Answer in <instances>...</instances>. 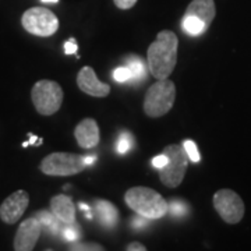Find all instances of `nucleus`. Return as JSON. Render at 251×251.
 <instances>
[{
  "label": "nucleus",
  "mask_w": 251,
  "mask_h": 251,
  "mask_svg": "<svg viewBox=\"0 0 251 251\" xmlns=\"http://www.w3.org/2000/svg\"><path fill=\"white\" fill-rule=\"evenodd\" d=\"M63 237L67 240V242H75V240H78L80 239V229L75 226V224L72 225H66L64 227H63Z\"/></svg>",
  "instance_id": "nucleus-20"
},
{
  "label": "nucleus",
  "mask_w": 251,
  "mask_h": 251,
  "mask_svg": "<svg viewBox=\"0 0 251 251\" xmlns=\"http://www.w3.org/2000/svg\"><path fill=\"white\" fill-rule=\"evenodd\" d=\"M35 218L41 222L42 227H46L52 234H56L59 232V227H60V221L53 215V212H46V211H39L35 215Z\"/></svg>",
  "instance_id": "nucleus-18"
},
{
  "label": "nucleus",
  "mask_w": 251,
  "mask_h": 251,
  "mask_svg": "<svg viewBox=\"0 0 251 251\" xmlns=\"http://www.w3.org/2000/svg\"><path fill=\"white\" fill-rule=\"evenodd\" d=\"M126 204L137 215L147 219H161L169 212V204L158 191L150 187L128 188L125 194Z\"/></svg>",
  "instance_id": "nucleus-2"
},
{
  "label": "nucleus",
  "mask_w": 251,
  "mask_h": 251,
  "mask_svg": "<svg viewBox=\"0 0 251 251\" xmlns=\"http://www.w3.org/2000/svg\"><path fill=\"white\" fill-rule=\"evenodd\" d=\"M36 141H38L36 135H34V134L29 135V141H28V143H29V145H34V144H36Z\"/></svg>",
  "instance_id": "nucleus-31"
},
{
  "label": "nucleus",
  "mask_w": 251,
  "mask_h": 251,
  "mask_svg": "<svg viewBox=\"0 0 251 251\" xmlns=\"http://www.w3.org/2000/svg\"><path fill=\"white\" fill-rule=\"evenodd\" d=\"M179 39L172 31H161L148 48L147 62L150 72L156 80L168 78L177 62Z\"/></svg>",
  "instance_id": "nucleus-1"
},
{
  "label": "nucleus",
  "mask_w": 251,
  "mask_h": 251,
  "mask_svg": "<svg viewBox=\"0 0 251 251\" xmlns=\"http://www.w3.org/2000/svg\"><path fill=\"white\" fill-rule=\"evenodd\" d=\"M113 78L117 82H127V81L131 80V72L127 66L123 67H117L116 70L113 72Z\"/></svg>",
  "instance_id": "nucleus-24"
},
{
  "label": "nucleus",
  "mask_w": 251,
  "mask_h": 251,
  "mask_svg": "<svg viewBox=\"0 0 251 251\" xmlns=\"http://www.w3.org/2000/svg\"><path fill=\"white\" fill-rule=\"evenodd\" d=\"M77 50H78V45L75 44V41L73 38L64 44V52H66V54L77 53Z\"/></svg>",
  "instance_id": "nucleus-27"
},
{
  "label": "nucleus",
  "mask_w": 251,
  "mask_h": 251,
  "mask_svg": "<svg viewBox=\"0 0 251 251\" xmlns=\"http://www.w3.org/2000/svg\"><path fill=\"white\" fill-rule=\"evenodd\" d=\"M168 162H169V158L165 155V153H161V155H158V156H155L152 159V165L153 168H156L158 171L162 169L163 166H166L168 165Z\"/></svg>",
  "instance_id": "nucleus-25"
},
{
  "label": "nucleus",
  "mask_w": 251,
  "mask_h": 251,
  "mask_svg": "<svg viewBox=\"0 0 251 251\" xmlns=\"http://www.w3.org/2000/svg\"><path fill=\"white\" fill-rule=\"evenodd\" d=\"M181 25H183V29L187 34L193 36L201 35V34H204L208 29V25H205L200 18L194 17V16H187V14H184L183 21H181Z\"/></svg>",
  "instance_id": "nucleus-16"
},
{
  "label": "nucleus",
  "mask_w": 251,
  "mask_h": 251,
  "mask_svg": "<svg viewBox=\"0 0 251 251\" xmlns=\"http://www.w3.org/2000/svg\"><path fill=\"white\" fill-rule=\"evenodd\" d=\"M31 98L39 115L50 116L54 115L62 106L63 90L54 81L41 80L32 87Z\"/></svg>",
  "instance_id": "nucleus-5"
},
{
  "label": "nucleus",
  "mask_w": 251,
  "mask_h": 251,
  "mask_svg": "<svg viewBox=\"0 0 251 251\" xmlns=\"http://www.w3.org/2000/svg\"><path fill=\"white\" fill-rule=\"evenodd\" d=\"M169 212L175 216H183L188 212V206L183 201H172L169 204Z\"/></svg>",
  "instance_id": "nucleus-23"
},
{
  "label": "nucleus",
  "mask_w": 251,
  "mask_h": 251,
  "mask_svg": "<svg viewBox=\"0 0 251 251\" xmlns=\"http://www.w3.org/2000/svg\"><path fill=\"white\" fill-rule=\"evenodd\" d=\"M95 209L100 225L105 227H115L119 222V211L112 202L106 200H98L95 202Z\"/></svg>",
  "instance_id": "nucleus-15"
},
{
  "label": "nucleus",
  "mask_w": 251,
  "mask_h": 251,
  "mask_svg": "<svg viewBox=\"0 0 251 251\" xmlns=\"http://www.w3.org/2000/svg\"><path fill=\"white\" fill-rule=\"evenodd\" d=\"M74 137L81 148H94L99 144L100 135H99L98 123L94 119H84L81 120L78 126L74 130Z\"/></svg>",
  "instance_id": "nucleus-12"
},
{
  "label": "nucleus",
  "mask_w": 251,
  "mask_h": 251,
  "mask_svg": "<svg viewBox=\"0 0 251 251\" xmlns=\"http://www.w3.org/2000/svg\"><path fill=\"white\" fill-rule=\"evenodd\" d=\"M184 14L200 18L205 25L209 27V24L212 23L216 14L215 1L214 0H193L187 6Z\"/></svg>",
  "instance_id": "nucleus-14"
},
{
  "label": "nucleus",
  "mask_w": 251,
  "mask_h": 251,
  "mask_svg": "<svg viewBox=\"0 0 251 251\" xmlns=\"http://www.w3.org/2000/svg\"><path fill=\"white\" fill-rule=\"evenodd\" d=\"M87 168L82 155L72 152H54L45 156L39 169L48 176H73Z\"/></svg>",
  "instance_id": "nucleus-6"
},
{
  "label": "nucleus",
  "mask_w": 251,
  "mask_h": 251,
  "mask_svg": "<svg viewBox=\"0 0 251 251\" xmlns=\"http://www.w3.org/2000/svg\"><path fill=\"white\" fill-rule=\"evenodd\" d=\"M214 206L226 224H239L244 216V202L237 193L229 188H222L214 196Z\"/></svg>",
  "instance_id": "nucleus-8"
},
{
  "label": "nucleus",
  "mask_w": 251,
  "mask_h": 251,
  "mask_svg": "<svg viewBox=\"0 0 251 251\" xmlns=\"http://www.w3.org/2000/svg\"><path fill=\"white\" fill-rule=\"evenodd\" d=\"M29 204V196L24 190H17L0 205V219L7 225L17 224Z\"/></svg>",
  "instance_id": "nucleus-9"
},
{
  "label": "nucleus",
  "mask_w": 251,
  "mask_h": 251,
  "mask_svg": "<svg viewBox=\"0 0 251 251\" xmlns=\"http://www.w3.org/2000/svg\"><path fill=\"white\" fill-rule=\"evenodd\" d=\"M131 222H133V224H131V225H133L134 227H137V229H140V227H144V226L147 225V218H145V216L138 215V216H137V218H134V219H133Z\"/></svg>",
  "instance_id": "nucleus-28"
},
{
  "label": "nucleus",
  "mask_w": 251,
  "mask_h": 251,
  "mask_svg": "<svg viewBox=\"0 0 251 251\" xmlns=\"http://www.w3.org/2000/svg\"><path fill=\"white\" fill-rule=\"evenodd\" d=\"M163 153L169 158V162L166 166H163L162 169H159V177L163 186L169 188H175L181 184V181L186 176L188 166V155L181 145L177 144H172L168 145Z\"/></svg>",
  "instance_id": "nucleus-4"
},
{
  "label": "nucleus",
  "mask_w": 251,
  "mask_h": 251,
  "mask_svg": "<svg viewBox=\"0 0 251 251\" xmlns=\"http://www.w3.org/2000/svg\"><path fill=\"white\" fill-rule=\"evenodd\" d=\"M21 24L27 32L36 36H50L59 29L56 14L45 7L28 9L21 17Z\"/></svg>",
  "instance_id": "nucleus-7"
},
{
  "label": "nucleus",
  "mask_w": 251,
  "mask_h": 251,
  "mask_svg": "<svg viewBox=\"0 0 251 251\" xmlns=\"http://www.w3.org/2000/svg\"><path fill=\"white\" fill-rule=\"evenodd\" d=\"M147 250V247L141 244V243H131V244H128L127 246V251H145Z\"/></svg>",
  "instance_id": "nucleus-29"
},
{
  "label": "nucleus",
  "mask_w": 251,
  "mask_h": 251,
  "mask_svg": "<svg viewBox=\"0 0 251 251\" xmlns=\"http://www.w3.org/2000/svg\"><path fill=\"white\" fill-rule=\"evenodd\" d=\"M84 159H85L87 166H90V165H92L94 162L97 161V156H95V155H90V156H84Z\"/></svg>",
  "instance_id": "nucleus-30"
},
{
  "label": "nucleus",
  "mask_w": 251,
  "mask_h": 251,
  "mask_svg": "<svg viewBox=\"0 0 251 251\" xmlns=\"http://www.w3.org/2000/svg\"><path fill=\"white\" fill-rule=\"evenodd\" d=\"M130 72H131V80L133 81H141L145 80L147 77V67L144 62L138 57V56H131L130 59H127V64H126Z\"/></svg>",
  "instance_id": "nucleus-17"
},
{
  "label": "nucleus",
  "mask_w": 251,
  "mask_h": 251,
  "mask_svg": "<svg viewBox=\"0 0 251 251\" xmlns=\"http://www.w3.org/2000/svg\"><path fill=\"white\" fill-rule=\"evenodd\" d=\"M72 251H102L105 250L98 243H75L70 247Z\"/></svg>",
  "instance_id": "nucleus-22"
},
{
  "label": "nucleus",
  "mask_w": 251,
  "mask_h": 251,
  "mask_svg": "<svg viewBox=\"0 0 251 251\" xmlns=\"http://www.w3.org/2000/svg\"><path fill=\"white\" fill-rule=\"evenodd\" d=\"M113 1H115V4H116L117 9H120V10L131 9L135 3H137V0H113Z\"/></svg>",
  "instance_id": "nucleus-26"
},
{
  "label": "nucleus",
  "mask_w": 251,
  "mask_h": 251,
  "mask_svg": "<svg viewBox=\"0 0 251 251\" xmlns=\"http://www.w3.org/2000/svg\"><path fill=\"white\" fill-rule=\"evenodd\" d=\"M42 233V225L35 216L28 218L18 226L17 234L14 237V250L31 251L35 249V244Z\"/></svg>",
  "instance_id": "nucleus-10"
},
{
  "label": "nucleus",
  "mask_w": 251,
  "mask_h": 251,
  "mask_svg": "<svg viewBox=\"0 0 251 251\" xmlns=\"http://www.w3.org/2000/svg\"><path fill=\"white\" fill-rule=\"evenodd\" d=\"M183 147H184V150H186V152H187L188 159H190V161L194 162V163H197V162L201 161V156H200V152H198L197 145H196L194 141L186 140V141L183 143Z\"/></svg>",
  "instance_id": "nucleus-21"
},
{
  "label": "nucleus",
  "mask_w": 251,
  "mask_h": 251,
  "mask_svg": "<svg viewBox=\"0 0 251 251\" xmlns=\"http://www.w3.org/2000/svg\"><path fill=\"white\" fill-rule=\"evenodd\" d=\"M50 211L63 225L75 224V205L69 196H54L50 200Z\"/></svg>",
  "instance_id": "nucleus-13"
},
{
  "label": "nucleus",
  "mask_w": 251,
  "mask_h": 251,
  "mask_svg": "<svg viewBox=\"0 0 251 251\" xmlns=\"http://www.w3.org/2000/svg\"><path fill=\"white\" fill-rule=\"evenodd\" d=\"M44 3H57L59 0H42Z\"/></svg>",
  "instance_id": "nucleus-33"
},
{
  "label": "nucleus",
  "mask_w": 251,
  "mask_h": 251,
  "mask_svg": "<svg viewBox=\"0 0 251 251\" xmlns=\"http://www.w3.org/2000/svg\"><path fill=\"white\" fill-rule=\"evenodd\" d=\"M78 206H80L82 211H87V212H90V205H87V204H80Z\"/></svg>",
  "instance_id": "nucleus-32"
},
{
  "label": "nucleus",
  "mask_w": 251,
  "mask_h": 251,
  "mask_svg": "<svg viewBox=\"0 0 251 251\" xmlns=\"http://www.w3.org/2000/svg\"><path fill=\"white\" fill-rule=\"evenodd\" d=\"M176 100L175 82L168 78L158 80L152 84L144 98V112L150 117H161L166 115Z\"/></svg>",
  "instance_id": "nucleus-3"
},
{
  "label": "nucleus",
  "mask_w": 251,
  "mask_h": 251,
  "mask_svg": "<svg viewBox=\"0 0 251 251\" xmlns=\"http://www.w3.org/2000/svg\"><path fill=\"white\" fill-rule=\"evenodd\" d=\"M133 144H134L133 135L130 134V133H122L120 137H119V140H117L116 151L120 155H125V153H127L133 148Z\"/></svg>",
  "instance_id": "nucleus-19"
},
{
  "label": "nucleus",
  "mask_w": 251,
  "mask_h": 251,
  "mask_svg": "<svg viewBox=\"0 0 251 251\" xmlns=\"http://www.w3.org/2000/svg\"><path fill=\"white\" fill-rule=\"evenodd\" d=\"M77 84L80 87V90L85 94H88L91 97H97V98H103L108 97L110 92V87L105 82H100L97 77V74L94 72V69L90 66L82 67L77 75Z\"/></svg>",
  "instance_id": "nucleus-11"
}]
</instances>
